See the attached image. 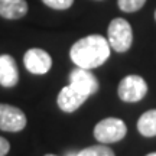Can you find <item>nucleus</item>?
Listing matches in <instances>:
<instances>
[{"label":"nucleus","instance_id":"obj_1","mask_svg":"<svg viewBox=\"0 0 156 156\" xmlns=\"http://www.w3.org/2000/svg\"><path fill=\"white\" fill-rule=\"evenodd\" d=\"M69 56L75 67L94 69L101 67L110 58V44L107 38L101 35H88L71 46Z\"/></svg>","mask_w":156,"mask_h":156},{"label":"nucleus","instance_id":"obj_2","mask_svg":"<svg viewBox=\"0 0 156 156\" xmlns=\"http://www.w3.org/2000/svg\"><path fill=\"white\" fill-rule=\"evenodd\" d=\"M107 34H108L107 41L110 44V48L116 52H126L133 44V32L130 28V23L126 19L122 17L113 19L108 25Z\"/></svg>","mask_w":156,"mask_h":156},{"label":"nucleus","instance_id":"obj_3","mask_svg":"<svg viewBox=\"0 0 156 156\" xmlns=\"http://www.w3.org/2000/svg\"><path fill=\"white\" fill-rule=\"evenodd\" d=\"M126 133H127L126 123L117 117L103 119L94 127V137L98 142H101L103 145L120 142L122 139H124Z\"/></svg>","mask_w":156,"mask_h":156},{"label":"nucleus","instance_id":"obj_4","mask_svg":"<svg viewBox=\"0 0 156 156\" xmlns=\"http://www.w3.org/2000/svg\"><path fill=\"white\" fill-rule=\"evenodd\" d=\"M117 93L124 103H137L147 93V84L140 75H127L120 81Z\"/></svg>","mask_w":156,"mask_h":156},{"label":"nucleus","instance_id":"obj_5","mask_svg":"<svg viewBox=\"0 0 156 156\" xmlns=\"http://www.w3.org/2000/svg\"><path fill=\"white\" fill-rule=\"evenodd\" d=\"M26 126L25 113L10 104L0 103V129L5 132H20Z\"/></svg>","mask_w":156,"mask_h":156},{"label":"nucleus","instance_id":"obj_6","mask_svg":"<svg viewBox=\"0 0 156 156\" xmlns=\"http://www.w3.org/2000/svg\"><path fill=\"white\" fill-rule=\"evenodd\" d=\"M23 64L29 73L35 75H44L52 67V58L46 51L41 48H32L26 51L23 56Z\"/></svg>","mask_w":156,"mask_h":156},{"label":"nucleus","instance_id":"obj_7","mask_svg":"<svg viewBox=\"0 0 156 156\" xmlns=\"http://www.w3.org/2000/svg\"><path fill=\"white\" fill-rule=\"evenodd\" d=\"M69 85H73L80 93L85 94L87 97L95 94L98 91V81L95 75L90 69L84 68H75L69 74Z\"/></svg>","mask_w":156,"mask_h":156},{"label":"nucleus","instance_id":"obj_8","mask_svg":"<svg viewBox=\"0 0 156 156\" xmlns=\"http://www.w3.org/2000/svg\"><path fill=\"white\" fill-rule=\"evenodd\" d=\"M87 95L80 93L78 90H75L73 85L68 84L67 87L59 91L58 94V98H56V103H58V107L61 108L64 113H74L75 110H78L80 107L84 104V101H87Z\"/></svg>","mask_w":156,"mask_h":156},{"label":"nucleus","instance_id":"obj_9","mask_svg":"<svg viewBox=\"0 0 156 156\" xmlns=\"http://www.w3.org/2000/svg\"><path fill=\"white\" fill-rule=\"evenodd\" d=\"M19 81V71L15 58L10 55H0V85L6 88L15 87Z\"/></svg>","mask_w":156,"mask_h":156},{"label":"nucleus","instance_id":"obj_10","mask_svg":"<svg viewBox=\"0 0 156 156\" xmlns=\"http://www.w3.org/2000/svg\"><path fill=\"white\" fill-rule=\"evenodd\" d=\"M28 13V3L26 0H0V16L16 20Z\"/></svg>","mask_w":156,"mask_h":156},{"label":"nucleus","instance_id":"obj_11","mask_svg":"<svg viewBox=\"0 0 156 156\" xmlns=\"http://www.w3.org/2000/svg\"><path fill=\"white\" fill-rule=\"evenodd\" d=\"M137 130L145 137L156 136V108L143 113L137 120Z\"/></svg>","mask_w":156,"mask_h":156},{"label":"nucleus","instance_id":"obj_12","mask_svg":"<svg viewBox=\"0 0 156 156\" xmlns=\"http://www.w3.org/2000/svg\"><path fill=\"white\" fill-rule=\"evenodd\" d=\"M69 156H114V152L106 145H95V146H88L83 151L73 153Z\"/></svg>","mask_w":156,"mask_h":156},{"label":"nucleus","instance_id":"obj_13","mask_svg":"<svg viewBox=\"0 0 156 156\" xmlns=\"http://www.w3.org/2000/svg\"><path fill=\"white\" fill-rule=\"evenodd\" d=\"M117 3H119V7L123 12L133 13V12H137L139 9L143 7L146 0H117Z\"/></svg>","mask_w":156,"mask_h":156},{"label":"nucleus","instance_id":"obj_14","mask_svg":"<svg viewBox=\"0 0 156 156\" xmlns=\"http://www.w3.org/2000/svg\"><path fill=\"white\" fill-rule=\"evenodd\" d=\"M42 2H44L48 7L55 9V10H65V9H69L74 3V0H42Z\"/></svg>","mask_w":156,"mask_h":156},{"label":"nucleus","instance_id":"obj_15","mask_svg":"<svg viewBox=\"0 0 156 156\" xmlns=\"http://www.w3.org/2000/svg\"><path fill=\"white\" fill-rule=\"evenodd\" d=\"M10 151V143L0 136V156H6Z\"/></svg>","mask_w":156,"mask_h":156},{"label":"nucleus","instance_id":"obj_16","mask_svg":"<svg viewBox=\"0 0 156 156\" xmlns=\"http://www.w3.org/2000/svg\"><path fill=\"white\" fill-rule=\"evenodd\" d=\"M146 156H156V152H152V153H147Z\"/></svg>","mask_w":156,"mask_h":156},{"label":"nucleus","instance_id":"obj_17","mask_svg":"<svg viewBox=\"0 0 156 156\" xmlns=\"http://www.w3.org/2000/svg\"><path fill=\"white\" fill-rule=\"evenodd\" d=\"M45 156H56V155H51V153H49V155H45Z\"/></svg>","mask_w":156,"mask_h":156},{"label":"nucleus","instance_id":"obj_18","mask_svg":"<svg viewBox=\"0 0 156 156\" xmlns=\"http://www.w3.org/2000/svg\"><path fill=\"white\" fill-rule=\"evenodd\" d=\"M155 19H156V12H155Z\"/></svg>","mask_w":156,"mask_h":156}]
</instances>
